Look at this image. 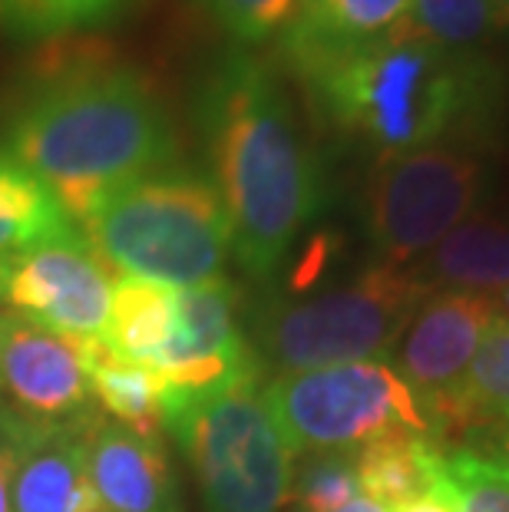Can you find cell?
Here are the masks:
<instances>
[{
    "label": "cell",
    "mask_w": 509,
    "mask_h": 512,
    "mask_svg": "<svg viewBox=\"0 0 509 512\" xmlns=\"http://www.w3.org/2000/svg\"><path fill=\"white\" fill-rule=\"evenodd\" d=\"M199 126L215 189L232 222L235 258L272 278L321 209V166L278 76L262 60L225 53L199 90Z\"/></svg>",
    "instance_id": "cell-1"
},
{
    "label": "cell",
    "mask_w": 509,
    "mask_h": 512,
    "mask_svg": "<svg viewBox=\"0 0 509 512\" xmlns=\"http://www.w3.org/2000/svg\"><path fill=\"white\" fill-rule=\"evenodd\" d=\"M7 152L73 222H86L123 185L176 166V133L136 70L73 63L47 73L17 103Z\"/></svg>",
    "instance_id": "cell-2"
},
{
    "label": "cell",
    "mask_w": 509,
    "mask_h": 512,
    "mask_svg": "<svg viewBox=\"0 0 509 512\" xmlns=\"http://www.w3.org/2000/svg\"><path fill=\"white\" fill-rule=\"evenodd\" d=\"M301 80L334 126L377 146L381 159L480 129L503 90L480 53L437 47L407 27Z\"/></svg>",
    "instance_id": "cell-3"
},
{
    "label": "cell",
    "mask_w": 509,
    "mask_h": 512,
    "mask_svg": "<svg viewBox=\"0 0 509 512\" xmlns=\"http://www.w3.org/2000/svg\"><path fill=\"white\" fill-rule=\"evenodd\" d=\"M83 232L116 275L179 291L222 278L232 252V222L215 182L182 166L123 185Z\"/></svg>",
    "instance_id": "cell-4"
},
{
    "label": "cell",
    "mask_w": 509,
    "mask_h": 512,
    "mask_svg": "<svg viewBox=\"0 0 509 512\" xmlns=\"http://www.w3.org/2000/svg\"><path fill=\"white\" fill-rule=\"evenodd\" d=\"M430 291L410 268L377 265L308 301L272 304L258 321V361L275 377L394 354Z\"/></svg>",
    "instance_id": "cell-5"
},
{
    "label": "cell",
    "mask_w": 509,
    "mask_h": 512,
    "mask_svg": "<svg viewBox=\"0 0 509 512\" xmlns=\"http://www.w3.org/2000/svg\"><path fill=\"white\" fill-rule=\"evenodd\" d=\"M196 473L202 512H278L288 506L291 450L258 384L189 403L166 417Z\"/></svg>",
    "instance_id": "cell-6"
},
{
    "label": "cell",
    "mask_w": 509,
    "mask_h": 512,
    "mask_svg": "<svg viewBox=\"0 0 509 512\" xmlns=\"http://www.w3.org/2000/svg\"><path fill=\"white\" fill-rule=\"evenodd\" d=\"M265 403L291 456L361 450L384 433H430L420 403L394 367L377 361L331 364L275 377Z\"/></svg>",
    "instance_id": "cell-7"
},
{
    "label": "cell",
    "mask_w": 509,
    "mask_h": 512,
    "mask_svg": "<svg viewBox=\"0 0 509 512\" xmlns=\"http://www.w3.org/2000/svg\"><path fill=\"white\" fill-rule=\"evenodd\" d=\"M483 162L453 146H424L377 162L367 185V232L384 265L427 255L467 222L483 195Z\"/></svg>",
    "instance_id": "cell-8"
},
{
    "label": "cell",
    "mask_w": 509,
    "mask_h": 512,
    "mask_svg": "<svg viewBox=\"0 0 509 512\" xmlns=\"http://www.w3.org/2000/svg\"><path fill=\"white\" fill-rule=\"evenodd\" d=\"M113 285V271L77 228L0 258V301L60 334L103 337Z\"/></svg>",
    "instance_id": "cell-9"
},
{
    "label": "cell",
    "mask_w": 509,
    "mask_h": 512,
    "mask_svg": "<svg viewBox=\"0 0 509 512\" xmlns=\"http://www.w3.org/2000/svg\"><path fill=\"white\" fill-rule=\"evenodd\" d=\"M0 394L27 423H70L93 413L80 337L50 331L17 311L0 314Z\"/></svg>",
    "instance_id": "cell-10"
},
{
    "label": "cell",
    "mask_w": 509,
    "mask_h": 512,
    "mask_svg": "<svg viewBox=\"0 0 509 512\" xmlns=\"http://www.w3.org/2000/svg\"><path fill=\"white\" fill-rule=\"evenodd\" d=\"M493 321L496 304L486 294L437 291L420 304L394 347L397 374L420 407L460 384Z\"/></svg>",
    "instance_id": "cell-11"
},
{
    "label": "cell",
    "mask_w": 509,
    "mask_h": 512,
    "mask_svg": "<svg viewBox=\"0 0 509 512\" xmlns=\"http://www.w3.org/2000/svg\"><path fill=\"white\" fill-rule=\"evenodd\" d=\"M93 420L96 410L70 423H27L10 486L14 512H103L86 463Z\"/></svg>",
    "instance_id": "cell-12"
},
{
    "label": "cell",
    "mask_w": 509,
    "mask_h": 512,
    "mask_svg": "<svg viewBox=\"0 0 509 512\" xmlns=\"http://www.w3.org/2000/svg\"><path fill=\"white\" fill-rule=\"evenodd\" d=\"M86 463L103 512H182L176 476L156 440L136 437L96 413L86 440Z\"/></svg>",
    "instance_id": "cell-13"
},
{
    "label": "cell",
    "mask_w": 509,
    "mask_h": 512,
    "mask_svg": "<svg viewBox=\"0 0 509 512\" xmlns=\"http://www.w3.org/2000/svg\"><path fill=\"white\" fill-rule=\"evenodd\" d=\"M414 0H298L281 50L298 76L391 37L404 27Z\"/></svg>",
    "instance_id": "cell-14"
},
{
    "label": "cell",
    "mask_w": 509,
    "mask_h": 512,
    "mask_svg": "<svg viewBox=\"0 0 509 512\" xmlns=\"http://www.w3.org/2000/svg\"><path fill=\"white\" fill-rule=\"evenodd\" d=\"M433 440L493 433L509 423V324L496 318L486 331L470 370L450 394L424 403Z\"/></svg>",
    "instance_id": "cell-15"
},
{
    "label": "cell",
    "mask_w": 509,
    "mask_h": 512,
    "mask_svg": "<svg viewBox=\"0 0 509 512\" xmlns=\"http://www.w3.org/2000/svg\"><path fill=\"white\" fill-rule=\"evenodd\" d=\"M238 291L232 281L215 278L209 285L176 291V328L153 364V370L179 367V364H262L255 347L245 341L235 321Z\"/></svg>",
    "instance_id": "cell-16"
},
{
    "label": "cell",
    "mask_w": 509,
    "mask_h": 512,
    "mask_svg": "<svg viewBox=\"0 0 509 512\" xmlns=\"http://www.w3.org/2000/svg\"><path fill=\"white\" fill-rule=\"evenodd\" d=\"M430 294L470 291L496 298L509 285V222L467 219L427 252V261L410 268Z\"/></svg>",
    "instance_id": "cell-17"
},
{
    "label": "cell",
    "mask_w": 509,
    "mask_h": 512,
    "mask_svg": "<svg viewBox=\"0 0 509 512\" xmlns=\"http://www.w3.org/2000/svg\"><path fill=\"white\" fill-rule=\"evenodd\" d=\"M80 354L90 390L103 403V410L136 437L156 440L166 420H162L159 380L153 370L116 354L103 337H80Z\"/></svg>",
    "instance_id": "cell-18"
},
{
    "label": "cell",
    "mask_w": 509,
    "mask_h": 512,
    "mask_svg": "<svg viewBox=\"0 0 509 512\" xmlns=\"http://www.w3.org/2000/svg\"><path fill=\"white\" fill-rule=\"evenodd\" d=\"M433 456H437V440L430 433L394 430L364 443L357 450L361 493L397 512L400 506L430 493Z\"/></svg>",
    "instance_id": "cell-19"
},
{
    "label": "cell",
    "mask_w": 509,
    "mask_h": 512,
    "mask_svg": "<svg viewBox=\"0 0 509 512\" xmlns=\"http://www.w3.org/2000/svg\"><path fill=\"white\" fill-rule=\"evenodd\" d=\"M176 328V288L143 278H119L103 341L116 354L139 364H153L166 351Z\"/></svg>",
    "instance_id": "cell-20"
},
{
    "label": "cell",
    "mask_w": 509,
    "mask_h": 512,
    "mask_svg": "<svg viewBox=\"0 0 509 512\" xmlns=\"http://www.w3.org/2000/svg\"><path fill=\"white\" fill-rule=\"evenodd\" d=\"M73 232V219L34 172L0 152V258Z\"/></svg>",
    "instance_id": "cell-21"
},
{
    "label": "cell",
    "mask_w": 509,
    "mask_h": 512,
    "mask_svg": "<svg viewBox=\"0 0 509 512\" xmlns=\"http://www.w3.org/2000/svg\"><path fill=\"white\" fill-rule=\"evenodd\" d=\"M453 512H509V473L480 446H443L433 456V486Z\"/></svg>",
    "instance_id": "cell-22"
},
{
    "label": "cell",
    "mask_w": 509,
    "mask_h": 512,
    "mask_svg": "<svg viewBox=\"0 0 509 512\" xmlns=\"http://www.w3.org/2000/svg\"><path fill=\"white\" fill-rule=\"evenodd\" d=\"M404 27L447 50H473L500 30L493 0H414Z\"/></svg>",
    "instance_id": "cell-23"
},
{
    "label": "cell",
    "mask_w": 509,
    "mask_h": 512,
    "mask_svg": "<svg viewBox=\"0 0 509 512\" xmlns=\"http://www.w3.org/2000/svg\"><path fill=\"white\" fill-rule=\"evenodd\" d=\"M361 496L357 450L305 453L291 470L288 506L298 512H334Z\"/></svg>",
    "instance_id": "cell-24"
},
{
    "label": "cell",
    "mask_w": 509,
    "mask_h": 512,
    "mask_svg": "<svg viewBox=\"0 0 509 512\" xmlns=\"http://www.w3.org/2000/svg\"><path fill=\"white\" fill-rule=\"evenodd\" d=\"M126 0H0V20L20 40L60 37L110 20Z\"/></svg>",
    "instance_id": "cell-25"
},
{
    "label": "cell",
    "mask_w": 509,
    "mask_h": 512,
    "mask_svg": "<svg viewBox=\"0 0 509 512\" xmlns=\"http://www.w3.org/2000/svg\"><path fill=\"white\" fill-rule=\"evenodd\" d=\"M238 43H262L295 17L298 0H196Z\"/></svg>",
    "instance_id": "cell-26"
},
{
    "label": "cell",
    "mask_w": 509,
    "mask_h": 512,
    "mask_svg": "<svg viewBox=\"0 0 509 512\" xmlns=\"http://www.w3.org/2000/svg\"><path fill=\"white\" fill-rule=\"evenodd\" d=\"M27 430V420H20L17 413H10L0 403V512H14L10 506V486H14L17 470V446Z\"/></svg>",
    "instance_id": "cell-27"
},
{
    "label": "cell",
    "mask_w": 509,
    "mask_h": 512,
    "mask_svg": "<svg viewBox=\"0 0 509 512\" xmlns=\"http://www.w3.org/2000/svg\"><path fill=\"white\" fill-rule=\"evenodd\" d=\"M486 446H483V453L486 456H493L496 463L503 466V470L509 473V423H503V427H496L493 433H486Z\"/></svg>",
    "instance_id": "cell-28"
},
{
    "label": "cell",
    "mask_w": 509,
    "mask_h": 512,
    "mask_svg": "<svg viewBox=\"0 0 509 512\" xmlns=\"http://www.w3.org/2000/svg\"><path fill=\"white\" fill-rule=\"evenodd\" d=\"M397 512H453V509H450L447 496H443L440 489H430L427 496H420V499H414V503L400 506Z\"/></svg>",
    "instance_id": "cell-29"
},
{
    "label": "cell",
    "mask_w": 509,
    "mask_h": 512,
    "mask_svg": "<svg viewBox=\"0 0 509 512\" xmlns=\"http://www.w3.org/2000/svg\"><path fill=\"white\" fill-rule=\"evenodd\" d=\"M334 512H394V509H387L384 503H377V499H371V496H357V499H351L348 506H341V509H334Z\"/></svg>",
    "instance_id": "cell-30"
},
{
    "label": "cell",
    "mask_w": 509,
    "mask_h": 512,
    "mask_svg": "<svg viewBox=\"0 0 509 512\" xmlns=\"http://www.w3.org/2000/svg\"><path fill=\"white\" fill-rule=\"evenodd\" d=\"M493 304H496V318H500V321H506L509 324V285L500 291V294H496V298H493Z\"/></svg>",
    "instance_id": "cell-31"
},
{
    "label": "cell",
    "mask_w": 509,
    "mask_h": 512,
    "mask_svg": "<svg viewBox=\"0 0 509 512\" xmlns=\"http://www.w3.org/2000/svg\"><path fill=\"white\" fill-rule=\"evenodd\" d=\"M493 10H496V24H500V30H509V0H493Z\"/></svg>",
    "instance_id": "cell-32"
},
{
    "label": "cell",
    "mask_w": 509,
    "mask_h": 512,
    "mask_svg": "<svg viewBox=\"0 0 509 512\" xmlns=\"http://www.w3.org/2000/svg\"><path fill=\"white\" fill-rule=\"evenodd\" d=\"M0 314H4V311H0Z\"/></svg>",
    "instance_id": "cell-33"
}]
</instances>
